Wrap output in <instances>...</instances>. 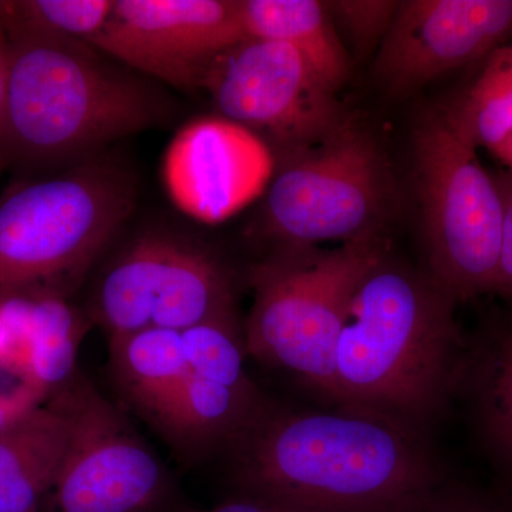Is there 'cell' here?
Here are the masks:
<instances>
[{"label": "cell", "mask_w": 512, "mask_h": 512, "mask_svg": "<svg viewBox=\"0 0 512 512\" xmlns=\"http://www.w3.org/2000/svg\"><path fill=\"white\" fill-rule=\"evenodd\" d=\"M392 197L375 140L346 120L312 146L281 154L265 201V228L289 249L375 237Z\"/></svg>", "instance_id": "cell-7"}, {"label": "cell", "mask_w": 512, "mask_h": 512, "mask_svg": "<svg viewBox=\"0 0 512 512\" xmlns=\"http://www.w3.org/2000/svg\"><path fill=\"white\" fill-rule=\"evenodd\" d=\"M110 353L124 396L160 430L188 372L180 330H141L110 342Z\"/></svg>", "instance_id": "cell-17"}, {"label": "cell", "mask_w": 512, "mask_h": 512, "mask_svg": "<svg viewBox=\"0 0 512 512\" xmlns=\"http://www.w3.org/2000/svg\"><path fill=\"white\" fill-rule=\"evenodd\" d=\"M180 333L185 362L192 373L238 389L254 387L245 373L247 348L234 312Z\"/></svg>", "instance_id": "cell-21"}, {"label": "cell", "mask_w": 512, "mask_h": 512, "mask_svg": "<svg viewBox=\"0 0 512 512\" xmlns=\"http://www.w3.org/2000/svg\"><path fill=\"white\" fill-rule=\"evenodd\" d=\"M476 153L441 111L414 136L433 279L457 301L494 292L500 265L503 198Z\"/></svg>", "instance_id": "cell-6"}, {"label": "cell", "mask_w": 512, "mask_h": 512, "mask_svg": "<svg viewBox=\"0 0 512 512\" xmlns=\"http://www.w3.org/2000/svg\"><path fill=\"white\" fill-rule=\"evenodd\" d=\"M110 342L150 328L184 330L234 312L227 269L187 239L148 231L121 249L93 293Z\"/></svg>", "instance_id": "cell-9"}, {"label": "cell", "mask_w": 512, "mask_h": 512, "mask_svg": "<svg viewBox=\"0 0 512 512\" xmlns=\"http://www.w3.org/2000/svg\"><path fill=\"white\" fill-rule=\"evenodd\" d=\"M0 168L55 173L168 119L170 104L133 70L77 40L10 36Z\"/></svg>", "instance_id": "cell-2"}, {"label": "cell", "mask_w": 512, "mask_h": 512, "mask_svg": "<svg viewBox=\"0 0 512 512\" xmlns=\"http://www.w3.org/2000/svg\"><path fill=\"white\" fill-rule=\"evenodd\" d=\"M239 0H114L87 45L175 89H201L218 55L244 40Z\"/></svg>", "instance_id": "cell-11"}, {"label": "cell", "mask_w": 512, "mask_h": 512, "mask_svg": "<svg viewBox=\"0 0 512 512\" xmlns=\"http://www.w3.org/2000/svg\"><path fill=\"white\" fill-rule=\"evenodd\" d=\"M0 318L13 342L25 348L30 382L53 393L73 376L83 322L66 298L45 293L0 301Z\"/></svg>", "instance_id": "cell-15"}, {"label": "cell", "mask_w": 512, "mask_h": 512, "mask_svg": "<svg viewBox=\"0 0 512 512\" xmlns=\"http://www.w3.org/2000/svg\"><path fill=\"white\" fill-rule=\"evenodd\" d=\"M50 399L67 421L66 451L42 512H175L173 485L123 414L79 376Z\"/></svg>", "instance_id": "cell-8"}, {"label": "cell", "mask_w": 512, "mask_h": 512, "mask_svg": "<svg viewBox=\"0 0 512 512\" xmlns=\"http://www.w3.org/2000/svg\"><path fill=\"white\" fill-rule=\"evenodd\" d=\"M441 114L476 150H491L511 134L512 46H501L484 59L476 79Z\"/></svg>", "instance_id": "cell-18"}, {"label": "cell", "mask_w": 512, "mask_h": 512, "mask_svg": "<svg viewBox=\"0 0 512 512\" xmlns=\"http://www.w3.org/2000/svg\"><path fill=\"white\" fill-rule=\"evenodd\" d=\"M10 64V40L0 25V124H2L3 104H5L6 84H8Z\"/></svg>", "instance_id": "cell-26"}, {"label": "cell", "mask_w": 512, "mask_h": 512, "mask_svg": "<svg viewBox=\"0 0 512 512\" xmlns=\"http://www.w3.org/2000/svg\"><path fill=\"white\" fill-rule=\"evenodd\" d=\"M114 0H0V25L10 36L89 43L113 12Z\"/></svg>", "instance_id": "cell-19"}, {"label": "cell", "mask_w": 512, "mask_h": 512, "mask_svg": "<svg viewBox=\"0 0 512 512\" xmlns=\"http://www.w3.org/2000/svg\"><path fill=\"white\" fill-rule=\"evenodd\" d=\"M400 2L386 0H350V2L325 3L326 9L343 20L352 35L362 42H370L386 35L392 25Z\"/></svg>", "instance_id": "cell-22"}, {"label": "cell", "mask_w": 512, "mask_h": 512, "mask_svg": "<svg viewBox=\"0 0 512 512\" xmlns=\"http://www.w3.org/2000/svg\"><path fill=\"white\" fill-rule=\"evenodd\" d=\"M239 494L301 512H420L440 476L420 433L340 409L264 410L239 439Z\"/></svg>", "instance_id": "cell-1"}, {"label": "cell", "mask_w": 512, "mask_h": 512, "mask_svg": "<svg viewBox=\"0 0 512 512\" xmlns=\"http://www.w3.org/2000/svg\"><path fill=\"white\" fill-rule=\"evenodd\" d=\"M494 178L504 204L503 241L494 292L512 301V173Z\"/></svg>", "instance_id": "cell-23"}, {"label": "cell", "mask_w": 512, "mask_h": 512, "mask_svg": "<svg viewBox=\"0 0 512 512\" xmlns=\"http://www.w3.org/2000/svg\"><path fill=\"white\" fill-rule=\"evenodd\" d=\"M247 37L286 43L308 62L333 92L350 76V60L330 22L325 3L316 0H239Z\"/></svg>", "instance_id": "cell-16"}, {"label": "cell", "mask_w": 512, "mask_h": 512, "mask_svg": "<svg viewBox=\"0 0 512 512\" xmlns=\"http://www.w3.org/2000/svg\"><path fill=\"white\" fill-rule=\"evenodd\" d=\"M512 35V0L400 2L376 57L377 79L409 93L487 59Z\"/></svg>", "instance_id": "cell-13"}, {"label": "cell", "mask_w": 512, "mask_h": 512, "mask_svg": "<svg viewBox=\"0 0 512 512\" xmlns=\"http://www.w3.org/2000/svg\"><path fill=\"white\" fill-rule=\"evenodd\" d=\"M43 396L45 394L33 386H25L12 393L0 394V430L18 420L33 407L43 403Z\"/></svg>", "instance_id": "cell-24"}, {"label": "cell", "mask_w": 512, "mask_h": 512, "mask_svg": "<svg viewBox=\"0 0 512 512\" xmlns=\"http://www.w3.org/2000/svg\"><path fill=\"white\" fill-rule=\"evenodd\" d=\"M383 252L375 235L332 251L288 249L256 266L254 306L244 336L247 352L333 403L336 348L350 301Z\"/></svg>", "instance_id": "cell-5"}, {"label": "cell", "mask_w": 512, "mask_h": 512, "mask_svg": "<svg viewBox=\"0 0 512 512\" xmlns=\"http://www.w3.org/2000/svg\"><path fill=\"white\" fill-rule=\"evenodd\" d=\"M66 417L52 399L0 430V512H42L64 451Z\"/></svg>", "instance_id": "cell-14"}, {"label": "cell", "mask_w": 512, "mask_h": 512, "mask_svg": "<svg viewBox=\"0 0 512 512\" xmlns=\"http://www.w3.org/2000/svg\"><path fill=\"white\" fill-rule=\"evenodd\" d=\"M491 512H497V511H491Z\"/></svg>", "instance_id": "cell-28"}, {"label": "cell", "mask_w": 512, "mask_h": 512, "mask_svg": "<svg viewBox=\"0 0 512 512\" xmlns=\"http://www.w3.org/2000/svg\"><path fill=\"white\" fill-rule=\"evenodd\" d=\"M272 148L247 127L225 117H197L168 144L163 181L185 215L217 225L258 200L274 178Z\"/></svg>", "instance_id": "cell-12"}, {"label": "cell", "mask_w": 512, "mask_h": 512, "mask_svg": "<svg viewBox=\"0 0 512 512\" xmlns=\"http://www.w3.org/2000/svg\"><path fill=\"white\" fill-rule=\"evenodd\" d=\"M491 151H493L495 157L500 158L512 170V133L501 140L497 146L491 148Z\"/></svg>", "instance_id": "cell-27"}, {"label": "cell", "mask_w": 512, "mask_h": 512, "mask_svg": "<svg viewBox=\"0 0 512 512\" xmlns=\"http://www.w3.org/2000/svg\"><path fill=\"white\" fill-rule=\"evenodd\" d=\"M136 175L101 153L0 194V301L69 298L136 208Z\"/></svg>", "instance_id": "cell-4"}, {"label": "cell", "mask_w": 512, "mask_h": 512, "mask_svg": "<svg viewBox=\"0 0 512 512\" xmlns=\"http://www.w3.org/2000/svg\"><path fill=\"white\" fill-rule=\"evenodd\" d=\"M218 116L247 127L281 154L318 143L346 119L335 92L293 47L245 37L202 80Z\"/></svg>", "instance_id": "cell-10"}, {"label": "cell", "mask_w": 512, "mask_h": 512, "mask_svg": "<svg viewBox=\"0 0 512 512\" xmlns=\"http://www.w3.org/2000/svg\"><path fill=\"white\" fill-rule=\"evenodd\" d=\"M175 512H301L292 510V508L284 507L269 501L261 500V498L249 497V495L238 494L231 500L218 504L211 510H194V508H178Z\"/></svg>", "instance_id": "cell-25"}, {"label": "cell", "mask_w": 512, "mask_h": 512, "mask_svg": "<svg viewBox=\"0 0 512 512\" xmlns=\"http://www.w3.org/2000/svg\"><path fill=\"white\" fill-rule=\"evenodd\" d=\"M457 299L383 254L360 279L336 348L340 409L420 433L456 379Z\"/></svg>", "instance_id": "cell-3"}, {"label": "cell", "mask_w": 512, "mask_h": 512, "mask_svg": "<svg viewBox=\"0 0 512 512\" xmlns=\"http://www.w3.org/2000/svg\"><path fill=\"white\" fill-rule=\"evenodd\" d=\"M477 404L485 440L512 473V325L495 336L483 356Z\"/></svg>", "instance_id": "cell-20"}]
</instances>
